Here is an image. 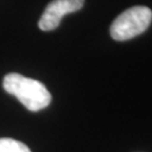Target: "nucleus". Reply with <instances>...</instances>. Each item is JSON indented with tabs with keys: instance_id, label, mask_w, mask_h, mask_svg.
<instances>
[{
	"instance_id": "obj_1",
	"label": "nucleus",
	"mask_w": 152,
	"mask_h": 152,
	"mask_svg": "<svg viewBox=\"0 0 152 152\" xmlns=\"http://www.w3.org/2000/svg\"><path fill=\"white\" fill-rule=\"evenodd\" d=\"M4 89L14 95L31 112H38L48 107L52 96L42 82L24 77L16 72L8 73L2 81Z\"/></svg>"
},
{
	"instance_id": "obj_2",
	"label": "nucleus",
	"mask_w": 152,
	"mask_h": 152,
	"mask_svg": "<svg viewBox=\"0 0 152 152\" xmlns=\"http://www.w3.org/2000/svg\"><path fill=\"white\" fill-rule=\"evenodd\" d=\"M152 20V11L145 6H134L123 11L112 23L109 33L115 41H127L147 31Z\"/></svg>"
},
{
	"instance_id": "obj_3",
	"label": "nucleus",
	"mask_w": 152,
	"mask_h": 152,
	"mask_svg": "<svg viewBox=\"0 0 152 152\" xmlns=\"http://www.w3.org/2000/svg\"><path fill=\"white\" fill-rule=\"evenodd\" d=\"M85 0H53L46 6L38 20V27L44 32L53 31L60 25L63 16L80 10Z\"/></svg>"
},
{
	"instance_id": "obj_4",
	"label": "nucleus",
	"mask_w": 152,
	"mask_h": 152,
	"mask_svg": "<svg viewBox=\"0 0 152 152\" xmlns=\"http://www.w3.org/2000/svg\"><path fill=\"white\" fill-rule=\"evenodd\" d=\"M0 152H32L31 149L23 142L10 139L1 137L0 139Z\"/></svg>"
}]
</instances>
